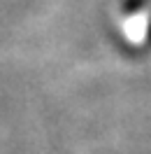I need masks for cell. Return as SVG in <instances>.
<instances>
[{
	"mask_svg": "<svg viewBox=\"0 0 151 154\" xmlns=\"http://www.w3.org/2000/svg\"><path fill=\"white\" fill-rule=\"evenodd\" d=\"M149 35H151V28H149Z\"/></svg>",
	"mask_w": 151,
	"mask_h": 154,
	"instance_id": "1",
	"label": "cell"
}]
</instances>
